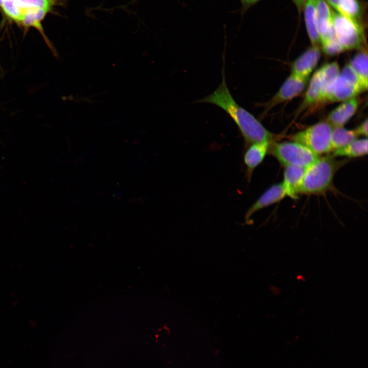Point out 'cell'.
I'll use <instances>...</instances> for the list:
<instances>
[{
	"label": "cell",
	"instance_id": "cb8c5ba5",
	"mask_svg": "<svg viewBox=\"0 0 368 368\" xmlns=\"http://www.w3.org/2000/svg\"><path fill=\"white\" fill-rule=\"evenodd\" d=\"M321 45L324 53L329 56L335 55L344 51L336 38L332 39Z\"/></svg>",
	"mask_w": 368,
	"mask_h": 368
},
{
	"label": "cell",
	"instance_id": "2e32d148",
	"mask_svg": "<svg viewBox=\"0 0 368 368\" xmlns=\"http://www.w3.org/2000/svg\"><path fill=\"white\" fill-rule=\"evenodd\" d=\"M316 1L309 0L303 9L306 29L312 46H319L320 44L315 15Z\"/></svg>",
	"mask_w": 368,
	"mask_h": 368
},
{
	"label": "cell",
	"instance_id": "52a82bcc",
	"mask_svg": "<svg viewBox=\"0 0 368 368\" xmlns=\"http://www.w3.org/2000/svg\"><path fill=\"white\" fill-rule=\"evenodd\" d=\"M308 79L290 74L278 91L266 103L264 113H266L277 105L298 96L305 88Z\"/></svg>",
	"mask_w": 368,
	"mask_h": 368
},
{
	"label": "cell",
	"instance_id": "8fae6325",
	"mask_svg": "<svg viewBox=\"0 0 368 368\" xmlns=\"http://www.w3.org/2000/svg\"><path fill=\"white\" fill-rule=\"evenodd\" d=\"M285 196L282 183L271 186L248 209L245 215L246 222L249 223L251 217L257 211L280 201Z\"/></svg>",
	"mask_w": 368,
	"mask_h": 368
},
{
	"label": "cell",
	"instance_id": "44dd1931",
	"mask_svg": "<svg viewBox=\"0 0 368 368\" xmlns=\"http://www.w3.org/2000/svg\"><path fill=\"white\" fill-rule=\"evenodd\" d=\"M49 10L40 8H30L22 10L20 21L27 27H34L42 32L41 21Z\"/></svg>",
	"mask_w": 368,
	"mask_h": 368
},
{
	"label": "cell",
	"instance_id": "603a6c76",
	"mask_svg": "<svg viewBox=\"0 0 368 368\" xmlns=\"http://www.w3.org/2000/svg\"><path fill=\"white\" fill-rule=\"evenodd\" d=\"M0 6L7 16L14 20L20 21L22 10L13 0H2Z\"/></svg>",
	"mask_w": 368,
	"mask_h": 368
},
{
	"label": "cell",
	"instance_id": "8992f818",
	"mask_svg": "<svg viewBox=\"0 0 368 368\" xmlns=\"http://www.w3.org/2000/svg\"><path fill=\"white\" fill-rule=\"evenodd\" d=\"M363 91L357 76L348 63L340 72L335 82L329 102H343L355 98Z\"/></svg>",
	"mask_w": 368,
	"mask_h": 368
},
{
	"label": "cell",
	"instance_id": "4316f807",
	"mask_svg": "<svg viewBox=\"0 0 368 368\" xmlns=\"http://www.w3.org/2000/svg\"><path fill=\"white\" fill-rule=\"evenodd\" d=\"M296 6L298 13H301L303 9L305 4L309 0H291Z\"/></svg>",
	"mask_w": 368,
	"mask_h": 368
},
{
	"label": "cell",
	"instance_id": "5b68a950",
	"mask_svg": "<svg viewBox=\"0 0 368 368\" xmlns=\"http://www.w3.org/2000/svg\"><path fill=\"white\" fill-rule=\"evenodd\" d=\"M333 24L335 37L344 51L363 48L365 36L361 22L333 12Z\"/></svg>",
	"mask_w": 368,
	"mask_h": 368
},
{
	"label": "cell",
	"instance_id": "ffe728a7",
	"mask_svg": "<svg viewBox=\"0 0 368 368\" xmlns=\"http://www.w3.org/2000/svg\"><path fill=\"white\" fill-rule=\"evenodd\" d=\"M354 130H349L343 126L333 127L331 136L332 151L343 148L357 139Z\"/></svg>",
	"mask_w": 368,
	"mask_h": 368
},
{
	"label": "cell",
	"instance_id": "4fadbf2b",
	"mask_svg": "<svg viewBox=\"0 0 368 368\" xmlns=\"http://www.w3.org/2000/svg\"><path fill=\"white\" fill-rule=\"evenodd\" d=\"M358 107L356 97L343 101L330 112L327 121L332 127L343 126L355 114Z\"/></svg>",
	"mask_w": 368,
	"mask_h": 368
},
{
	"label": "cell",
	"instance_id": "6da1fadb",
	"mask_svg": "<svg viewBox=\"0 0 368 368\" xmlns=\"http://www.w3.org/2000/svg\"><path fill=\"white\" fill-rule=\"evenodd\" d=\"M198 101L214 104L225 111L238 127L244 139L245 148L253 143L274 142L276 136L240 106L232 97L226 84L224 66L219 86L213 93Z\"/></svg>",
	"mask_w": 368,
	"mask_h": 368
},
{
	"label": "cell",
	"instance_id": "30bf717a",
	"mask_svg": "<svg viewBox=\"0 0 368 368\" xmlns=\"http://www.w3.org/2000/svg\"><path fill=\"white\" fill-rule=\"evenodd\" d=\"M271 143L262 142L253 143L245 148L243 162L246 167L245 177L250 182L255 169L263 162Z\"/></svg>",
	"mask_w": 368,
	"mask_h": 368
},
{
	"label": "cell",
	"instance_id": "d4e9b609",
	"mask_svg": "<svg viewBox=\"0 0 368 368\" xmlns=\"http://www.w3.org/2000/svg\"><path fill=\"white\" fill-rule=\"evenodd\" d=\"M367 119H366L354 130L355 132L358 136L362 135L364 136H367Z\"/></svg>",
	"mask_w": 368,
	"mask_h": 368
},
{
	"label": "cell",
	"instance_id": "e0dca14e",
	"mask_svg": "<svg viewBox=\"0 0 368 368\" xmlns=\"http://www.w3.org/2000/svg\"><path fill=\"white\" fill-rule=\"evenodd\" d=\"M349 63L357 76L363 91L367 90L368 57L366 50H362L357 53Z\"/></svg>",
	"mask_w": 368,
	"mask_h": 368
},
{
	"label": "cell",
	"instance_id": "d6986e66",
	"mask_svg": "<svg viewBox=\"0 0 368 368\" xmlns=\"http://www.w3.org/2000/svg\"><path fill=\"white\" fill-rule=\"evenodd\" d=\"M367 154V139H356L346 146L334 150V156L357 157Z\"/></svg>",
	"mask_w": 368,
	"mask_h": 368
},
{
	"label": "cell",
	"instance_id": "5bb4252c",
	"mask_svg": "<svg viewBox=\"0 0 368 368\" xmlns=\"http://www.w3.org/2000/svg\"><path fill=\"white\" fill-rule=\"evenodd\" d=\"M305 169V168L293 166L285 167L282 183L286 195L293 199L298 198L299 189Z\"/></svg>",
	"mask_w": 368,
	"mask_h": 368
},
{
	"label": "cell",
	"instance_id": "9c48e42d",
	"mask_svg": "<svg viewBox=\"0 0 368 368\" xmlns=\"http://www.w3.org/2000/svg\"><path fill=\"white\" fill-rule=\"evenodd\" d=\"M320 57L319 46H312L293 62L291 74L303 78H309L317 65Z\"/></svg>",
	"mask_w": 368,
	"mask_h": 368
},
{
	"label": "cell",
	"instance_id": "7a4b0ae2",
	"mask_svg": "<svg viewBox=\"0 0 368 368\" xmlns=\"http://www.w3.org/2000/svg\"><path fill=\"white\" fill-rule=\"evenodd\" d=\"M348 162L347 159L338 160L333 155L319 156L306 168L299 193L319 195L334 190V175Z\"/></svg>",
	"mask_w": 368,
	"mask_h": 368
},
{
	"label": "cell",
	"instance_id": "9a60e30c",
	"mask_svg": "<svg viewBox=\"0 0 368 368\" xmlns=\"http://www.w3.org/2000/svg\"><path fill=\"white\" fill-rule=\"evenodd\" d=\"M321 92V76L319 69L311 77L302 103L296 111V115L308 108L318 107Z\"/></svg>",
	"mask_w": 368,
	"mask_h": 368
},
{
	"label": "cell",
	"instance_id": "484cf974",
	"mask_svg": "<svg viewBox=\"0 0 368 368\" xmlns=\"http://www.w3.org/2000/svg\"><path fill=\"white\" fill-rule=\"evenodd\" d=\"M261 0H240L241 4V13L244 14L252 6Z\"/></svg>",
	"mask_w": 368,
	"mask_h": 368
},
{
	"label": "cell",
	"instance_id": "7402d4cb",
	"mask_svg": "<svg viewBox=\"0 0 368 368\" xmlns=\"http://www.w3.org/2000/svg\"><path fill=\"white\" fill-rule=\"evenodd\" d=\"M22 10L30 8H40L50 10L54 0H13Z\"/></svg>",
	"mask_w": 368,
	"mask_h": 368
},
{
	"label": "cell",
	"instance_id": "83f0119b",
	"mask_svg": "<svg viewBox=\"0 0 368 368\" xmlns=\"http://www.w3.org/2000/svg\"><path fill=\"white\" fill-rule=\"evenodd\" d=\"M338 0H326L328 4L335 9Z\"/></svg>",
	"mask_w": 368,
	"mask_h": 368
},
{
	"label": "cell",
	"instance_id": "277c9868",
	"mask_svg": "<svg viewBox=\"0 0 368 368\" xmlns=\"http://www.w3.org/2000/svg\"><path fill=\"white\" fill-rule=\"evenodd\" d=\"M332 129L327 121L319 122L294 134L291 140L303 145L318 155L327 154L332 151Z\"/></svg>",
	"mask_w": 368,
	"mask_h": 368
},
{
	"label": "cell",
	"instance_id": "7c38bea8",
	"mask_svg": "<svg viewBox=\"0 0 368 368\" xmlns=\"http://www.w3.org/2000/svg\"><path fill=\"white\" fill-rule=\"evenodd\" d=\"M321 76V92L318 107L329 102V99L340 70L338 63L334 61L324 65L319 68Z\"/></svg>",
	"mask_w": 368,
	"mask_h": 368
},
{
	"label": "cell",
	"instance_id": "ba28073f",
	"mask_svg": "<svg viewBox=\"0 0 368 368\" xmlns=\"http://www.w3.org/2000/svg\"><path fill=\"white\" fill-rule=\"evenodd\" d=\"M333 14L326 0H317L315 15L320 44L336 38L333 24Z\"/></svg>",
	"mask_w": 368,
	"mask_h": 368
},
{
	"label": "cell",
	"instance_id": "ac0fdd59",
	"mask_svg": "<svg viewBox=\"0 0 368 368\" xmlns=\"http://www.w3.org/2000/svg\"><path fill=\"white\" fill-rule=\"evenodd\" d=\"M335 10L344 16L361 22L362 7L359 0H338Z\"/></svg>",
	"mask_w": 368,
	"mask_h": 368
},
{
	"label": "cell",
	"instance_id": "3957f363",
	"mask_svg": "<svg viewBox=\"0 0 368 368\" xmlns=\"http://www.w3.org/2000/svg\"><path fill=\"white\" fill-rule=\"evenodd\" d=\"M268 153L284 166H293L306 168L313 163L319 155L297 142L272 143Z\"/></svg>",
	"mask_w": 368,
	"mask_h": 368
}]
</instances>
